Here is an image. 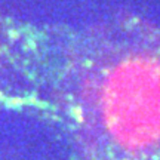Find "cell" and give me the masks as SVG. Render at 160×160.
I'll return each mask as SVG.
<instances>
[{
    "instance_id": "cell-1",
    "label": "cell",
    "mask_w": 160,
    "mask_h": 160,
    "mask_svg": "<svg viewBox=\"0 0 160 160\" xmlns=\"http://www.w3.org/2000/svg\"><path fill=\"white\" fill-rule=\"evenodd\" d=\"M79 95H65L64 128L85 160H160V39L101 55Z\"/></svg>"
}]
</instances>
